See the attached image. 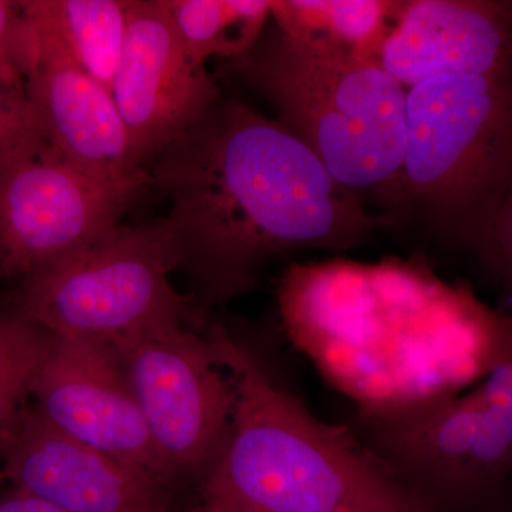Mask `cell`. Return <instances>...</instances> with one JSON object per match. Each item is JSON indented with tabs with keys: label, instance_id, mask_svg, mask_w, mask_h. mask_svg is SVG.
<instances>
[{
	"label": "cell",
	"instance_id": "cell-1",
	"mask_svg": "<svg viewBox=\"0 0 512 512\" xmlns=\"http://www.w3.org/2000/svg\"><path fill=\"white\" fill-rule=\"evenodd\" d=\"M151 163L170 198L156 224L200 311L252 291L276 256L346 251L390 222L278 121L224 93Z\"/></svg>",
	"mask_w": 512,
	"mask_h": 512
},
{
	"label": "cell",
	"instance_id": "cell-2",
	"mask_svg": "<svg viewBox=\"0 0 512 512\" xmlns=\"http://www.w3.org/2000/svg\"><path fill=\"white\" fill-rule=\"evenodd\" d=\"M207 338L235 404L202 477V512H437L352 427L316 417L224 322Z\"/></svg>",
	"mask_w": 512,
	"mask_h": 512
},
{
	"label": "cell",
	"instance_id": "cell-3",
	"mask_svg": "<svg viewBox=\"0 0 512 512\" xmlns=\"http://www.w3.org/2000/svg\"><path fill=\"white\" fill-rule=\"evenodd\" d=\"M217 76L244 86L343 187L399 207L406 93L375 60L298 42L269 19L244 55Z\"/></svg>",
	"mask_w": 512,
	"mask_h": 512
},
{
	"label": "cell",
	"instance_id": "cell-4",
	"mask_svg": "<svg viewBox=\"0 0 512 512\" xmlns=\"http://www.w3.org/2000/svg\"><path fill=\"white\" fill-rule=\"evenodd\" d=\"M512 191V72L448 76L406 93L399 205L476 252Z\"/></svg>",
	"mask_w": 512,
	"mask_h": 512
},
{
	"label": "cell",
	"instance_id": "cell-5",
	"mask_svg": "<svg viewBox=\"0 0 512 512\" xmlns=\"http://www.w3.org/2000/svg\"><path fill=\"white\" fill-rule=\"evenodd\" d=\"M156 222L117 224L28 275L22 312L59 338L114 340L185 326L191 301Z\"/></svg>",
	"mask_w": 512,
	"mask_h": 512
},
{
	"label": "cell",
	"instance_id": "cell-6",
	"mask_svg": "<svg viewBox=\"0 0 512 512\" xmlns=\"http://www.w3.org/2000/svg\"><path fill=\"white\" fill-rule=\"evenodd\" d=\"M350 427L436 511L490 497L512 471V410L478 386L360 410Z\"/></svg>",
	"mask_w": 512,
	"mask_h": 512
},
{
	"label": "cell",
	"instance_id": "cell-7",
	"mask_svg": "<svg viewBox=\"0 0 512 512\" xmlns=\"http://www.w3.org/2000/svg\"><path fill=\"white\" fill-rule=\"evenodd\" d=\"M171 480L205 476L231 430L235 393L207 335L187 326L111 342Z\"/></svg>",
	"mask_w": 512,
	"mask_h": 512
},
{
	"label": "cell",
	"instance_id": "cell-8",
	"mask_svg": "<svg viewBox=\"0 0 512 512\" xmlns=\"http://www.w3.org/2000/svg\"><path fill=\"white\" fill-rule=\"evenodd\" d=\"M13 165L0 187V262L26 275L120 224L150 187L99 180L49 144L42 160Z\"/></svg>",
	"mask_w": 512,
	"mask_h": 512
},
{
	"label": "cell",
	"instance_id": "cell-9",
	"mask_svg": "<svg viewBox=\"0 0 512 512\" xmlns=\"http://www.w3.org/2000/svg\"><path fill=\"white\" fill-rule=\"evenodd\" d=\"M30 397L42 419L66 436L173 483L111 343L56 336Z\"/></svg>",
	"mask_w": 512,
	"mask_h": 512
},
{
	"label": "cell",
	"instance_id": "cell-10",
	"mask_svg": "<svg viewBox=\"0 0 512 512\" xmlns=\"http://www.w3.org/2000/svg\"><path fill=\"white\" fill-rule=\"evenodd\" d=\"M111 93L146 167L224 92L217 76L185 53L164 0H130L126 46Z\"/></svg>",
	"mask_w": 512,
	"mask_h": 512
},
{
	"label": "cell",
	"instance_id": "cell-11",
	"mask_svg": "<svg viewBox=\"0 0 512 512\" xmlns=\"http://www.w3.org/2000/svg\"><path fill=\"white\" fill-rule=\"evenodd\" d=\"M13 490L63 512H168L170 485L50 426L26 406L2 457Z\"/></svg>",
	"mask_w": 512,
	"mask_h": 512
},
{
	"label": "cell",
	"instance_id": "cell-12",
	"mask_svg": "<svg viewBox=\"0 0 512 512\" xmlns=\"http://www.w3.org/2000/svg\"><path fill=\"white\" fill-rule=\"evenodd\" d=\"M376 62L409 90L429 80L512 72L511 0H399Z\"/></svg>",
	"mask_w": 512,
	"mask_h": 512
},
{
	"label": "cell",
	"instance_id": "cell-13",
	"mask_svg": "<svg viewBox=\"0 0 512 512\" xmlns=\"http://www.w3.org/2000/svg\"><path fill=\"white\" fill-rule=\"evenodd\" d=\"M40 63L37 110L47 144L99 180L153 185L111 90L55 56L40 53Z\"/></svg>",
	"mask_w": 512,
	"mask_h": 512
},
{
	"label": "cell",
	"instance_id": "cell-14",
	"mask_svg": "<svg viewBox=\"0 0 512 512\" xmlns=\"http://www.w3.org/2000/svg\"><path fill=\"white\" fill-rule=\"evenodd\" d=\"M130 0H62L35 6L39 52L113 89L126 46Z\"/></svg>",
	"mask_w": 512,
	"mask_h": 512
},
{
	"label": "cell",
	"instance_id": "cell-15",
	"mask_svg": "<svg viewBox=\"0 0 512 512\" xmlns=\"http://www.w3.org/2000/svg\"><path fill=\"white\" fill-rule=\"evenodd\" d=\"M397 8L399 0H274L271 19L298 42L376 62Z\"/></svg>",
	"mask_w": 512,
	"mask_h": 512
},
{
	"label": "cell",
	"instance_id": "cell-16",
	"mask_svg": "<svg viewBox=\"0 0 512 512\" xmlns=\"http://www.w3.org/2000/svg\"><path fill=\"white\" fill-rule=\"evenodd\" d=\"M181 46L198 64L244 55L271 19L268 0H164Z\"/></svg>",
	"mask_w": 512,
	"mask_h": 512
},
{
	"label": "cell",
	"instance_id": "cell-17",
	"mask_svg": "<svg viewBox=\"0 0 512 512\" xmlns=\"http://www.w3.org/2000/svg\"><path fill=\"white\" fill-rule=\"evenodd\" d=\"M56 336L28 316L0 315V458L28 406L33 380Z\"/></svg>",
	"mask_w": 512,
	"mask_h": 512
},
{
	"label": "cell",
	"instance_id": "cell-18",
	"mask_svg": "<svg viewBox=\"0 0 512 512\" xmlns=\"http://www.w3.org/2000/svg\"><path fill=\"white\" fill-rule=\"evenodd\" d=\"M477 255L512 299V191L491 221Z\"/></svg>",
	"mask_w": 512,
	"mask_h": 512
},
{
	"label": "cell",
	"instance_id": "cell-19",
	"mask_svg": "<svg viewBox=\"0 0 512 512\" xmlns=\"http://www.w3.org/2000/svg\"><path fill=\"white\" fill-rule=\"evenodd\" d=\"M477 386L491 402L512 410V316L504 315L490 366Z\"/></svg>",
	"mask_w": 512,
	"mask_h": 512
},
{
	"label": "cell",
	"instance_id": "cell-20",
	"mask_svg": "<svg viewBox=\"0 0 512 512\" xmlns=\"http://www.w3.org/2000/svg\"><path fill=\"white\" fill-rule=\"evenodd\" d=\"M0 512H63L53 505L20 491L13 490L8 497L0 500Z\"/></svg>",
	"mask_w": 512,
	"mask_h": 512
},
{
	"label": "cell",
	"instance_id": "cell-21",
	"mask_svg": "<svg viewBox=\"0 0 512 512\" xmlns=\"http://www.w3.org/2000/svg\"><path fill=\"white\" fill-rule=\"evenodd\" d=\"M10 20H12V15H10L8 3L0 2V43H2L6 33H8Z\"/></svg>",
	"mask_w": 512,
	"mask_h": 512
},
{
	"label": "cell",
	"instance_id": "cell-22",
	"mask_svg": "<svg viewBox=\"0 0 512 512\" xmlns=\"http://www.w3.org/2000/svg\"><path fill=\"white\" fill-rule=\"evenodd\" d=\"M3 481H5V476H3L2 468H0V484H2Z\"/></svg>",
	"mask_w": 512,
	"mask_h": 512
}]
</instances>
